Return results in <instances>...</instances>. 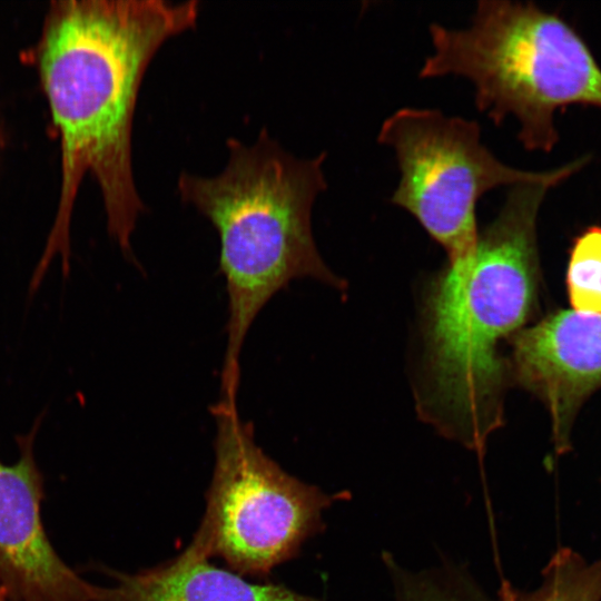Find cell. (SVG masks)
Instances as JSON below:
<instances>
[{
  "label": "cell",
  "mask_w": 601,
  "mask_h": 601,
  "mask_svg": "<svg viewBox=\"0 0 601 601\" xmlns=\"http://www.w3.org/2000/svg\"><path fill=\"white\" fill-rule=\"evenodd\" d=\"M227 148L220 174L181 173L177 189L219 238V270L228 297L220 400L237 404L244 341L270 298L299 278L337 289L346 283L325 264L313 236V206L327 188V154L297 158L265 128L253 145L229 138Z\"/></svg>",
  "instance_id": "3"
},
{
  "label": "cell",
  "mask_w": 601,
  "mask_h": 601,
  "mask_svg": "<svg viewBox=\"0 0 601 601\" xmlns=\"http://www.w3.org/2000/svg\"><path fill=\"white\" fill-rule=\"evenodd\" d=\"M428 32L432 52L418 76L469 80L476 109L495 126L513 116L526 150L554 148L559 109H601V67L590 48L562 17L532 2L481 0L467 27L434 22Z\"/></svg>",
  "instance_id": "4"
},
{
  "label": "cell",
  "mask_w": 601,
  "mask_h": 601,
  "mask_svg": "<svg viewBox=\"0 0 601 601\" xmlns=\"http://www.w3.org/2000/svg\"><path fill=\"white\" fill-rule=\"evenodd\" d=\"M509 380L546 408L558 454L569 452L574 421L601 388V315L560 309L510 341Z\"/></svg>",
  "instance_id": "7"
},
{
  "label": "cell",
  "mask_w": 601,
  "mask_h": 601,
  "mask_svg": "<svg viewBox=\"0 0 601 601\" xmlns=\"http://www.w3.org/2000/svg\"><path fill=\"white\" fill-rule=\"evenodd\" d=\"M552 183L509 188L473 250L425 286L415 407L439 434L483 455L504 423L510 384L501 353L534 315L540 287L538 217Z\"/></svg>",
  "instance_id": "2"
},
{
  "label": "cell",
  "mask_w": 601,
  "mask_h": 601,
  "mask_svg": "<svg viewBox=\"0 0 601 601\" xmlns=\"http://www.w3.org/2000/svg\"><path fill=\"white\" fill-rule=\"evenodd\" d=\"M211 412L213 479L191 543L240 574L266 577L323 531L324 511L347 494H328L283 470L256 443L237 405L219 400Z\"/></svg>",
  "instance_id": "5"
},
{
  "label": "cell",
  "mask_w": 601,
  "mask_h": 601,
  "mask_svg": "<svg viewBox=\"0 0 601 601\" xmlns=\"http://www.w3.org/2000/svg\"><path fill=\"white\" fill-rule=\"evenodd\" d=\"M112 584H95L93 601H321L284 585L253 583L218 568L191 542L177 556L135 573L105 569Z\"/></svg>",
  "instance_id": "9"
},
{
  "label": "cell",
  "mask_w": 601,
  "mask_h": 601,
  "mask_svg": "<svg viewBox=\"0 0 601 601\" xmlns=\"http://www.w3.org/2000/svg\"><path fill=\"white\" fill-rule=\"evenodd\" d=\"M493 601H601V559L588 562L578 552L558 550L542 571L533 591H523L502 580Z\"/></svg>",
  "instance_id": "10"
},
{
  "label": "cell",
  "mask_w": 601,
  "mask_h": 601,
  "mask_svg": "<svg viewBox=\"0 0 601 601\" xmlns=\"http://www.w3.org/2000/svg\"><path fill=\"white\" fill-rule=\"evenodd\" d=\"M33 432L12 465L0 461V591L7 601H93L95 584L58 555L45 531Z\"/></svg>",
  "instance_id": "8"
},
{
  "label": "cell",
  "mask_w": 601,
  "mask_h": 601,
  "mask_svg": "<svg viewBox=\"0 0 601 601\" xmlns=\"http://www.w3.org/2000/svg\"><path fill=\"white\" fill-rule=\"evenodd\" d=\"M198 1H53L36 59L61 142L62 184L45 256L67 266L69 223L87 171L98 181L109 235L126 256L145 210L134 178L131 132L138 91L159 48L196 26Z\"/></svg>",
  "instance_id": "1"
},
{
  "label": "cell",
  "mask_w": 601,
  "mask_h": 601,
  "mask_svg": "<svg viewBox=\"0 0 601 601\" xmlns=\"http://www.w3.org/2000/svg\"><path fill=\"white\" fill-rule=\"evenodd\" d=\"M566 287L573 311L601 315V226L589 227L574 240Z\"/></svg>",
  "instance_id": "11"
},
{
  "label": "cell",
  "mask_w": 601,
  "mask_h": 601,
  "mask_svg": "<svg viewBox=\"0 0 601 601\" xmlns=\"http://www.w3.org/2000/svg\"><path fill=\"white\" fill-rule=\"evenodd\" d=\"M377 141L394 151L400 171L390 201L442 246L447 263L473 250L476 205L484 194L523 183L559 185L589 161L583 156L544 171L509 166L483 144L477 121L435 108L397 109L381 125Z\"/></svg>",
  "instance_id": "6"
}]
</instances>
